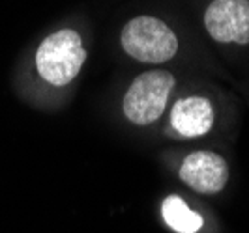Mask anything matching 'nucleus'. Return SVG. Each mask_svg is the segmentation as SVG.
<instances>
[{"label": "nucleus", "instance_id": "nucleus-1", "mask_svg": "<svg viewBox=\"0 0 249 233\" xmlns=\"http://www.w3.org/2000/svg\"><path fill=\"white\" fill-rule=\"evenodd\" d=\"M87 60L83 39L73 28H62L47 36L36 50V69L53 86H66L79 75Z\"/></svg>", "mask_w": 249, "mask_h": 233}, {"label": "nucleus", "instance_id": "nucleus-2", "mask_svg": "<svg viewBox=\"0 0 249 233\" xmlns=\"http://www.w3.org/2000/svg\"><path fill=\"white\" fill-rule=\"evenodd\" d=\"M120 43L124 50L139 62L161 63L171 60L178 50L175 32L158 17L139 15L122 28Z\"/></svg>", "mask_w": 249, "mask_h": 233}, {"label": "nucleus", "instance_id": "nucleus-3", "mask_svg": "<svg viewBox=\"0 0 249 233\" xmlns=\"http://www.w3.org/2000/svg\"><path fill=\"white\" fill-rule=\"evenodd\" d=\"M175 88V77L169 71L154 69L139 75L124 95L125 118L135 125H150L160 120L169 95Z\"/></svg>", "mask_w": 249, "mask_h": 233}, {"label": "nucleus", "instance_id": "nucleus-4", "mask_svg": "<svg viewBox=\"0 0 249 233\" xmlns=\"http://www.w3.org/2000/svg\"><path fill=\"white\" fill-rule=\"evenodd\" d=\"M204 26L219 43H249V0H212Z\"/></svg>", "mask_w": 249, "mask_h": 233}, {"label": "nucleus", "instance_id": "nucleus-5", "mask_svg": "<svg viewBox=\"0 0 249 233\" xmlns=\"http://www.w3.org/2000/svg\"><path fill=\"white\" fill-rule=\"evenodd\" d=\"M180 179L200 194L223 190L229 179V168L223 157L212 151H193L180 166Z\"/></svg>", "mask_w": 249, "mask_h": 233}, {"label": "nucleus", "instance_id": "nucleus-6", "mask_svg": "<svg viewBox=\"0 0 249 233\" xmlns=\"http://www.w3.org/2000/svg\"><path fill=\"white\" fill-rule=\"evenodd\" d=\"M171 125L178 135L195 138L206 135L213 125V109L204 97H184L171 110Z\"/></svg>", "mask_w": 249, "mask_h": 233}, {"label": "nucleus", "instance_id": "nucleus-7", "mask_svg": "<svg viewBox=\"0 0 249 233\" xmlns=\"http://www.w3.org/2000/svg\"><path fill=\"white\" fill-rule=\"evenodd\" d=\"M163 220L178 233H197L202 228V217L191 211L186 202L178 196L165 198L161 205Z\"/></svg>", "mask_w": 249, "mask_h": 233}]
</instances>
